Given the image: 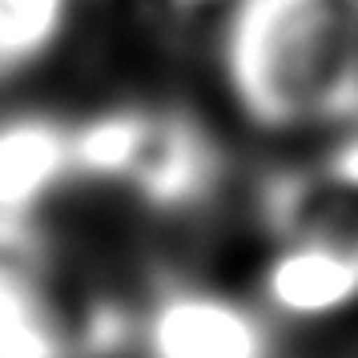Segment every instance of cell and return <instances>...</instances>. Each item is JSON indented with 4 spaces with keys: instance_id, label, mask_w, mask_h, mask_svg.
I'll return each mask as SVG.
<instances>
[{
    "instance_id": "obj_4",
    "label": "cell",
    "mask_w": 358,
    "mask_h": 358,
    "mask_svg": "<svg viewBox=\"0 0 358 358\" xmlns=\"http://www.w3.org/2000/svg\"><path fill=\"white\" fill-rule=\"evenodd\" d=\"M141 358H274L270 314L197 282H162L129 330Z\"/></svg>"
},
{
    "instance_id": "obj_6",
    "label": "cell",
    "mask_w": 358,
    "mask_h": 358,
    "mask_svg": "<svg viewBox=\"0 0 358 358\" xmlns=\"http://www.w3.org/2000/svg\"><path fill=\"white\" fill-rule=\"evenodd\" d=\"M73 178V121L45 109L0 113V245L45 250L36 217Z\"/></svg>"
},
{
    "instance_id": "obj_2",
    "label": "cell",
    "mask_w": 358,
    "mask_h": 358,
    "mask_svg": "<svg viewBox=\"0 0 358 358\" xmlns=\"http://www.w3.org/2000/svg\"><path fill=\"white\" fill-rule=\"evenodd\" d=\"M73 169L153 213H185L213 197L226 162L197 117L173 105H113L73 121Z\"/></svg>"
},
{
    "instance_id": "obj_5",
    "label": "cell",
    "mask_w": 358,
    "mask_h": 358,
    "mask_svg": "<svg viewBox=\"0 0 358 358\" xmlns=\"http://www.w3.org/2000/svg\"><path fill=\"white\" fill-rule=\"evenodd\" d=\"M258 213L274 242L358 245V129L322 157L270 173L262 181Z\"/></svg>"
},
{
    "instance_id": "obj_8",
    "label": "cell",
    "mask_w": 358,
    "mask_h": 358,
    "mask_svg": "<svg viewBox=\"0 0 358 358\" xmlns=\"http://www.w3.org/2000/svg\"><path fill=\"white\" fill-rule=\"evenodd\" d=\"M77 0H0V85L29 77L65 41Z\"/></svg>"
},
{
    "instance_id": "obj_1",
    "label": "cell",
    "mask_w": 358,
    "mask_h": 358,
    "mask_svg": "<svg viewBox=\"0 0 358 358\" xmlns=\"http://www.w3.org/2000/svg\"><path fill=\"white\" fill-rule=\"evenodd\" d=\"M217 57L258 129L358 121V0H234Z\"/></svg>"
},
{
    "instance_id": "obj_7",
    "label": "cell",
    "mask_w": 358,
    "mask_h": 358,
    "mask_svg": "<svg viewBox=\"0 0 358 358\" xmlns=\"http://www.w3.org/2000/svg\"><path fill=\"white\" fill-rule=\"evenodd\" d=\"M262 302L290 322L334 318L358 302V245L278 242L262 266Z\"/></svg>"
},
{
    "instance_id": "obj_3",
    "label": "cell",
    "mask_w": 358,
    "mask_h": 358,
    "mask_svg": "<svg viewBox=\"0 0 358 358\" xmlns=\"http://www.w3.org/2000/svg\"><path fill=\"white\" fill-rule=\"evenodd\" d=\"M133 326L105 302L73 310L45 250L0 245V358H105Z\"/></svg>"
}]
</instances>
